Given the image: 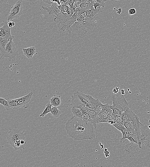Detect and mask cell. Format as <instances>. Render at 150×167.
I'll list each match as a JSON object with an SVG mask.
<instances>
[{"mask_svg":"<svg viewBox=\"0 0 150 167\" xmlns=\"http://www.w3.org/2000/svg\"><path fill=\"white\" fill-rule=\"evenodd\" d=\"M66 129L68 136L75 140H94L95 135L93 124L73 116L67 121Z\"/></svg>","mask_w":150,"mask_h":167,"instance_id":"1","label":"cell"},{"mask_svg":"<svg viewBox=\"0 0 150 167\" xmlns=\"http://www.w3.org/2000/svg\"><path fill=\"white\" fill-rule=\"evenodd\" d=\"M91 96L77 91L71 96V107L81 108L88 105Z\"/></svg>","mask_w":150,"mask_h":167,"instance_id":"2","label":"cell"},{"mask_svg":"<svg viewBox=\"0 0 150 167\" xmlns=\"http://www.w3.org/2000/svg\"><path fill=\"white\" fill-rule=\"evenodd\" d=\"M34 93H30L26 96L16 99L6 98L12 109L16 110L23 107L27 108L29 106V103L31 101Z\"/></svg>","mask_w":150,"mask_h":167,"instance_id":"3","label":"cell"},{"mask_svg":"<svg viewBox=\"0 0 150 167\" xmlns=\"http://www.w3.org/2000/svg\"><path fill=\"white\" fill-rule=\"evenodd\" d=\"M112 100L113 104L111 107L113 111H119L123 113L128 108L129 104L123 95L120 96L117 95H112Z\"/></svg>","mask_w":150,"mask_h":167,"instance_id":"4","label":"cell"},{"mask_svg":"<svg viewBox=\"0 0 150 167\" xmlns=\"http://www.w3.org/2000/svg\"><path fill=\"white\" fill-rule=\"evenodd\" d=\"M7 136V143L12 146L14 143L20 140H25L26 133L18 129H10Z\"/></svg>","mask_w":150,"mask_h":167,"instance_id":"5","label":"cell"},{"mask_svg":"<svg viewBox=\"0 0 150 167\" xmlns=\"http://www.w3.org/2000/svg\"><path fill=\"white\" fill-rule=\"evenodd\" d=\"M84 13L81 9L80 6L74 10V13L70 19L64 24L62 28L60 30L62 32L66 31L69 35L72 32L71 27L73 24L77 21L78 17L83 13Z\"/></svg>","mask_w":150,"mask_h":167,"instance_id":"6","label":"cell"},{"mask_svg":"<svg viewBox=\"0 0 150 167\" xmlns=\"http://www.w3.org/2000/svg\"><path fill=\"white\" fill-rule=\"evenodd\" d=\"M13 40L11 39L7 43L3 52L1 56V59L5 57L9 59L15 60L17 51Z\"/></svg>","mask_w":150,"mask_h":167,"instance_id":"7","label":"cell"},{"mask_svg":"<svg viewBox=\"0 0 150 167\" xmlns=\"http://www.w3.org/2000/svg\"><path fill=\"white\" fill-rule=\"evenodd\" d=\"M74 12V10L70 8L67 12H64L61 11L60 12L54 19V21L57 24V27L60 30L62 27L63 25L72 16Z\"/></svg>","mask_w":150,"mask_h":167,"instance_id":"8","label":"cell"},{"mask_svg":"<svg viewBox=\"0 0 150 167\" xmlns=\"http://www.w3.org/2000/svg\"><path fill=\"white\" fill-rule=\"evenodd\" d=\"M23 9L22 2L20 1H18L12 7L8 16L7 20L12 21L13 19L19 17L22 14Z\"/></svg>","mask_w":150,"mask_h":167,"instance_id":"9","label":"cell"},{"mask_svg":"<svg viewBox=\"0 0 150 167\" xmlns=\"http://www.w3.org/2000/svg\"><path fill=\"white\" fill-rule=\"evenodd\" d=\"M8 21L3 20L1 24L2 27L0 28V37H2L9 42L11 39H13L14 36L11 35V29L8 24Z\"/></svg>","mask_w":150,"mask_h":167,"instance_id":"10","label":"cell"},{"mask_svg":"<svg viewBox=\"0 0 150 167\" xmlns=\"http://www.w3.org/2000/svg\"><path fill=\"white\" fill-rule=\"evenodd\" d=\"M87 29L83 22L79 20H77L71 27L72 32L78 33L80 37H83L87 32Z\"/></svg>","mask_w":150,"mask_h":167,"instance_id":"11","label":"cell"},{"mask_svg":"<svg viewBox=\"0 0 150 167\" xmlns=\"http://www.w3.org/2000/svg\"><path fill=\"white\" fill-rule=\"evenodd\" d=\"M77 20L83 22L87 28L90 30H93L96 26L93 20L86 17L85 12L79 16Z\"/></svg>","mask_w":150,"mask_h":167,"instance_id":"12","label":"cell"},{"mask_svg":"<svg viewBox=\"0 0 150 167\" xmlns=\"http://www.w3.org/2000/svg\"><path fill=\"white\" fill-rule=\"evenodd\" d=\"M121 117L124 122L133 121L139 119L138 116L129 108L122 113Z\"/></svg>","mask_w":150,"mask_h":167,"instance_id":"13","label":"cell"},{"mask_svg":"<svg viewBox=\"0 0 150 167\" xmlns=\"http://www.w3.org/2000/svg\"><path fill=\"white\" fill-rule=\"evenodd\" d=\"M61 5H59L56 3L53 2L50 7H47L42 6V8L46 10L49 15H55L57 16L61 11Z\"/></svg>","mask_w":150,"mask_h":167,"instance_id":"14","label":"cell"},{"mask_svg":"<svg viewBox=\"0 0 150 167\" xmlns=\"http://www.w3.org/2000/svg\"><path fill=\"white\" fill-rule=\"evenodd\" d=\"M8 0H1L0 1L1 13L5 16H8L12 6L7 3Z\"/></svg>","mask_w":150,"mask_h":167,"instance_id":"15","label":"cell"},{"mask_svg":"<svg viewBox=\"0 0 150 167\" xmlns=\"http://www.w3.org/2000/svg\"><path fill=\"white\" fill-rule=\"evenodd\" d=\"M102 12V11L100 7L96 9H94L93 7L91 10L87 11L85 13L86 16L87 18L93 20L96 15Z\"/></svg>","mask_w":150,"mask_h":167,"instance_id":"16","label":"cell"},{"mask_svg":"<svg viewBox=\"0 0 150 167\" xmlns=\"http://www.w3.org/2000/svg\"><path fill=\"white\" fill-rule=\"evenodd\" d=\"M80 7L84 12L93 7L90 0H82Z\"/></svg>","mask_w":150,"mask_h":167,"instance_id":"17","label":"cell"},{"mask_svg":"<svg viewBox=\"0 0 150 167\" xmlns=\"http://www.w3.org/2000/svg\"><path fill=\"white\" fill-rule=\"evenodd\" d=\"M23 50L25 56L29 59L33 58L36 52L35 48L34 47L23 48Z\"/></svg>","mask_w":150,"mask_h":167,"instance_id":"18","label":"cell"},{"mask_svg":"<svg viewBox=\"0 0 150 167\" xmlns=\"http://www.w3.org/2000/svg\"><path fill=\"white\" fill-rule=\"evenodd\" d=\"M100 102L99 99H95L91 96L89 102L86 107L90 110H95L96 107Z\"/></svg>","mask_w":150,"mask_h":167,"instance_id":"19","label":"cell"},{"mask_svg":"<svg viewBox=\"0 0 150 167\" xmlns=\"http://www.w3.org/2000/svg\"><path fill=\"white\" fill-rule=\"evenodd\" d=\"M50 103L53 106H59L61 104V96L55 95L50 100Z\"/></svg>","mask_w":150,"mask_h":167,"instance_id":"20","label":"cell"},{"mask_svg":"<svg viewBox=\"0 0 150 167\" xmlns=\"http://www.w3.org/2000/svg\"><path fill=\"white\" fill-rule=\"evenodd\" d=\"M71 111L74 117L83 119V113L80 108L71 107Z\"/></svg>","mask_w":150,"mask_h":167,"instance_id":"21","label":"cell"},{"mask_svg":"<svg viewBox=\"0 0 150 167\" xmlns=\"http://www.w3.org/2000/svg\"><path fill=\"white\" fill-rule=\"evenodd\" d=\"M21 140H19L15 142L12 146L14 148L15 150H25V147L26 145H24L21 142Z\"/></svg>","mask_w":150,"mask_h":167,"instance_id":"22","label":"cell"},{"mask_svg":"<svg viewBox=\"0 0 150 167\" xmlns=\"http://www.w3.org/2000/svg\"><path fill=\"white\" fill-rule=\"evenodd\" d=\"M77 2V0H67L66 3L63 4L68 6L74 10L78 7Z\"/></svg>","mask_w":150,"mask_h":167,"instance_id":"23","label":"cell"},{"mask_svg":"<svg viewBox=\"0 0 150 167\" xmlns=\"http://www.w3.org/2000/svg\"><path fill=\"white\" fill-rule=\"evenodd\" d=\"M9 42L6 40L2 37H0V51H1V56L7 44Z\"/></svg>","mask_w":150,"mask_h":167,"instance_id":"24","label":"cell"},{"mask_svg":"<svg viewBox=\"0 0 150 167\" xmlns=\"http://www.w3.org/2000/svg\"><path fill=\"white\" fill-rule=\"evenodd\" d=\"M51 113L53 117L57 118L61 114V112L58 107H53L52 108Z\"/></svg>","mask_w":150,"mask_h":167,"instance_id":"25","label":"cell"},{"mask_svg":"<svg viewBox=\"0 0 150 167\" xmlns=\"http://www.w3.org/2000/svg\"><path fill=\"white\" fill-rule=\"evenodd\" d=\"M52 106L50 103H48L46 105V108L43 111V112L40 115V117H44L48 114L51 113Z\"/></svg>","mask_w":150,"mask_h":167,"instance_id":"26","label":"cell"},{"mask_svg":"<svg viewBox=\"0 0 150 167\" xmlns=\"http://www.w3.org/2000/svg\"><path fill=\"white\" fill-rule=\"evenodd\" d=\"M0 103L5 107L7 111L12 110L6 98L5 99L2 97L0 98Z\"/></svg>","mask_w":150,"mask_h":167,"instance_id":"27","label":"cell"},{"mask_svg":"<svg viewBox=\"0 0 150 167\" xmlns=\"http://www.w3.org/2000/svg\"><path fill=\"white\" fill-rule=\"evenodd\" d=\"M89 114L92 120L93 124H96V120L98 113L96 111L93 110H90L89 112Z\"/></svg>","mask_w":150,"mask_h":167,"instance_id":"28","label":"cell"},{"mask_svg":"<svg viewBox=\"0 0 150 167\" xmlns=\"http://www.w3.org/2000/svg\"><path fill=\"white\" fill-rule=\"evenodd\" d=\"M83 119L87 121L89 123L92 124H93L92 120L90 116L89 113L87 112H82Z\"/></svg>","mask_w":150,"mask_h":167,"instance_id":"29","label":"cell"},{"mask_svg":"<svg viewBox=\"0 0 150 167\" xmlns=\"http://www.w3.org/2000/svg\"><path fill=\"white\" fill-rule=\"evenodd\" d=\"M92 4H98L104 7L105 6V2L107 0H90Z\"/></svg>","mask_w":150,"mask_h":167,"instance_id":"30","label":"cell"},{"mask_svg":"<svg viewBox=\"0 0 150 167\" xmlns=\"http://www.w3.org/2000/svg\"><path fill=\"white\" fill-rule=\"evenodd\" d=\"M114 120L117 123L123 124L124 122V120L121 116L115 115Z\"/></svg>","mask_w":150,"mask_h":167,"instance_id":"31","label":"cell"},{"mask_svg":"<svg viewBox=\"0 0 150 167\" xmlns=\"http://www.w3.org/2000/svg\"><path fill=\"white\" fill-rule=\"evenodd\" d=\"M137 12L135 8H132L129 10L128 14L130 15H133L136 14Z\"/></svg>","mask_w":150,"mask_h":167,"instance_id":"32","label":"cell"},{"mask_svg":"<svg viewBox=\"0 0 150 167\" xmlns=\"http://www.w3.org/2000/svg\"><path fill=\"white\" fill-rule=\"evenodd\" d=\"M8 24L9 27L12 29L15 25V23L14 21H8Z\"/></svg>","mask_w":150,"mask_h":167,"instance_id":"33","label":"cell"},{"mask_svg":"<svg viewBox=\"0 0 150 167\" xmlns=\"http://www.w3.org/2000/svg\"><path fill=\"white\" fill-rule=\"evenodd\" d=\"M41 1L48 4H52L53 3L52 0H41Z\"/></svg>","mask_w":150,"mask_h":167,"instance_id":"34","label":"cell"},{"mask_svg":"<svg viewBox=\"0 0 150 167\" xmlns=\"http://www.w3.org/2000/svg\"><path fill=\"white\" fill-rule=\"evenodd\" d=\"M120 87H116L113 89L112 92L114 94H116L119 92V89Z\"/></svg>","mask_w":150,"mask_h":167,"instance_id":"35","label":"cell"},{"mask_svg":"<svg viewBox=\"0 0 150 167\" xmlns=\"http://www.w3.org/2000/svg\"><path fill=\"white\" fill-rule=\"evenodd\" d=\"M24 1H30L33 4L35 3L37 1L39 0H23Z\"/></svg>","mask_w":150,"mask_h":167,"instance_id":"36","label":"cell"},{"mask_svg":"<svg viewBox=\"0 0 150 167\" xmlns=\"http://www.w3.org/2000/svg\"><path fill=\"white\" fill-rule=\"evenodd\" d=\"M122 8H120L119 9H116L115 10L117 12V13L118 14H121V13L122 12Z\"/></svg>","mask_w":150,"mask_h":167,"instance_id":"37","label":"cell"},{"mask_svg":"<svg viewBox=\"0 0 150 167\" xmlns=\"http://www.w3.org/2000/svg\"><path fill=\"white\" fill-rule=\"evenodd\" d=\"M121 94L122 95H125V90H123V89H122V90H121Z\"/></svg>","mask_w":150,"mask_h":167,"instance_id":"38","label":"cell"},{"mask_svg":"<svg viewBox=\"0 0 150 167\" xmlns=\"http://www.w3.org/2000/svg\"><path fill=\"white\" fill-rule=\"evenodd\" d=\"M149 124L148 125V127L150 130V119L149 120Z\"/></svg>","mask_w":150,"mask_h":167,"instance_id":"39","label":"cell"},{"mask_svg":"<svg viewBox=\"0 0 150 167\" xmlns=\"http://www.w3.org/2000/svg\"><path fill=\"white\" fill-rule=\"evenodd\" d=\"M77 2H81V1L82 0H77Z\"/></svg>","mask_w":150,"mask_h":167,"instance_id":"40","label":"cell"}]
</instances>
